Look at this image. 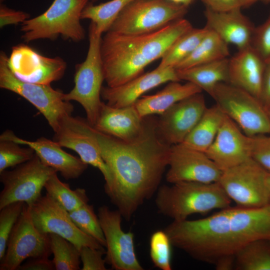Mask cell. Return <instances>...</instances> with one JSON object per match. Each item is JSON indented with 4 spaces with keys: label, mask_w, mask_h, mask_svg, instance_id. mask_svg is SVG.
<instances>
[{
    "label": "cell",
    "mask_w": 270,
    "mask_h": 270,
    "mask_svg": "<svg viewBox=\"0 0 270 270\" xmlns=\"http://www.w3.org/2000/svg\"><path fill=\"white\" fill-rule=\"evenodd\" d=\"M152 116H145L142 132L130 141L105 134L94 128L100 152L112 177L111 186L104 192L127 220L157 192L168 166L172 145L160 136L158 119Z\"/></svg>",
    "instance_id": "1"
},
{
    "label": "cell",
    "mask_w": 270,
    "mask_h": 270,
    "mask_svg": "<svg viewBox=\"0 0 270 270\" xmlns=\"http://www.w3.org/2000/svg\"><path fill=\"white\" fill-rule=\"evenodd\" d=\"M164 230L172 246L214 266L252 241L270 240V205L230 206L202 218L173 220Z\"/></svg>",
    "instance_id": "2"
},
{
    "label": "cell",
    "mask_w": 270,
    "mask_h": 270,
    "mask_svg": "<svg viewBox=\"0 0 270 270\" xmlns=\"http://www.w3.org/2000/svg\"><path fill=\"white\" fill-rule=\"evenodd\" d=\"M192 28L191 23L182 18L147 34L106 32L100 52L107 86H118L142 74L146 67L161 58L179 37Z\"/></svg>",
    "instance_id": "3"
},
{
    "label": "cell",
    "mask_w": 270,
    "mask_h": 270,
    "mask_svg": "<svg viewBox=\"0 0 270 270\" xmlns=\"http://www.w3.org/2000/svg\"><path fill=\"white\" fill-rule=\"evenodd\" d=\"M156 192L158 212L176 221L186 220L192 214L230 207L232 202L218 182H182L160 186Z\"/></svg>",
    "instance_id": "4"
},
{
    "label": "cell",
    "mask_w": 270,
    "mask_h": 270,
    "mask_svg": "<svg viewBox=\"0 0 270 270\" xmlns=\"http://www.w3.org/2000/svg\"><path fill=\"white\" fill-rule=\"evenodd\" d=\"M88 0H54L41 14L21 24L22 38L29 42L40 39L55 40L61 36L78 42L85 38L80 20Z\"/></svg>",
    "instance_id": "5"
},
{
    "label": "cell",
    "mask_w": 270,
    "mask_h": 270,
    "mask_svg": "<svg viewBox=\"0 0 270 270\" xmlns=\"http://www.w3.org/2000/svg\"><path fill=\"white\" fill-rule=\"evenodd\" d=\"M102 34L96 24L90 22L86 56L84 62L76 66L74 86L64 95V100L76 101L82 105L86 120L92 126L96 124L102 102L101 90L104 78L100 52Z\"/></svg>",
    "instance_id": "6"
},
{
    "label": "cell",
    "mask_w": 270,
    "mask_h": 270,
    "mask_svg": "<svg viewBox=\"0 0 270 270\" xmlns=\"http://www.w3.org/2000/svg\"><path fill=\"white\" fill-rule=\"evenodd\" d=\"M188 6L168 0H134L119 14L108 32L140 34L154 32L184 18Z\"/></svg>",
    "instance_id": "7"
},
{
    "label": "cell",
    "mask_w": 270,
    "mask_h": 270,
    "mask_svg": "<svg viewBox=\"0 0 270 270\" xmlns=\"http://www.w3.org/2000/svg\"><path fill=\"white\" fill-rule=\"evenodd\" d=\"M8 56L0 54V88L14 92L28 100L44 116L55 132L60 120L72 114L73 105L64 99V93L50 84L23 82L18 78L8 66Z\"/></svg>",
    "instance_id": "8"
},
{
    "label": "cell",
    "mask_w": 270,
    "mask_h": 270,
    "mask_svg": "<svg viewBox=\"0 0 270 270\" xmlns=\"http://www.w3.org/2000/svg\"><path fill=\"white\" fill-rule=\"evenodd\" d=\"M212 97L223 113L248 136L270 134L267 109L248 92L228 82L216 86Z\"/></svg>",
    "instance_id": "9"
},
{
    "label": "cell",
    "mask_w": 270,
    "mask_h": 270,
    "mask_svg": "<svg viewBox=\"0 0 270 270\" xmlns=\"http://www.w3.org/2000/svg\"><path fill=\"white\" fill-rule=\"evenodd\" d=\"M268 173L251 158L223 171L218 182L238 206L261 208L269 205Z\"/></svg>",
    "instance_id": "10"
},
{
    "label": "cell",
    "mask_w": 270,
    "mask_h": 270,
    "mask_svg": "<svg viewBox=\"0 0 270 270\" xmlns=\"http://www.w3.org/2000/svg\"><path fill=\"white\" fill-rule=\"evenodd\" d=\"M55 172L35 154L31 160L14 169L0 172V180L4 185L0 194V210L17 202L32 206L42 196L46 182Z\"/></svg>",
    "instance_id": "11"
},
{
    "label": "cell",
    "mask_w": 270,
    "mask_h": 270,
    "mask_svg": "<svg viewBox=\"0 0 270 270\" xmlns=\"http://www.w3.org/2000/svg\"><path fill=\"white\" fill-rule=\"evenodd\" d=\"M49 235L35 226L30 206L24 203L23 210L8 238L5 254L0 260V270H18L26 258L52 254Z\"/></svg>",
    "instance_id": "12"
},
{
    "label": "cell",
    "mask_w": 270,
    "mask_h": 270,
    "mask_svg": "<svg viewBox=\"0 0 270 270\" xmlns=\"http://www.w3.org/2000/svg\"><path fill=\"white\" fill-rule=\"evenodd\" d=\"M62 147L76 152L86 164L98 168L105 180L104 189L112 182L111 172L100 152L94 135V128L88 120L72 114L64 116L54 132V140Z\"/></svg>",
    "instance_id": "13"
},
{
    "label": "cell",
    "mask_w": 270,
    "mask_h": 270,
    "mask_svg": "<svg viewBox=\"0 0 270 270\" xmlns=\"http://www.w3.org/2000/svg\"><path fill=\"white\" fill-rule=\"evenodd\" d=\"M30 212L33 222L40 232L60 236L79 250L82 246L104 249L95 239L81 231L72 220L68 212L47 194L30 206Z\"/></svg>",
    "instance_id": "14"
},
{
    "label": "cell",
    "mask_w": 270,
    "mask_h": 270,
    "mask_svg": "<svg viewBox=\"0 0 270 270\" xmlns=\"http://www.w3.org/2000/svg\"><path fill=\"white\" fill-rule=\"evenodd\" d=\"M98 212L106 240V263L116 270H144L136 254L133 233L122 229L121 213L104 205L100 206Z\"/></svg>",
    "instance_id": "15"
},
{
    "label": "cell",
    "mask_w": 270,
    "mask_h": 270,
    "mask_svg": "<svg viewBox=\"0 0 270 270\" xmlns=\"http://www.w3.org/2000/svg\"><path fill=\"white\" fill-rule=\"evenodd\" d=\"M8 66L19 80L27 82L50 84L62 78L66 68L60 57L48 58L24 44L12 48Z\"/></svg>",
    "instance_id": "16"
},
{
    "label": "cell",
    "mask_w": 270,
    "mask_h": 270,
    "mask_svg": "<svg viewBox=\"0 0 270 270\" xmlns=\"http://www.w3.org/2000/svg\"><path fill=\"white\" fill-rule=\"evenodd\" d=\"M168 166L166 178L172 184L218 182L222 172L204 152L182 144L172 146Z\"/></svg>",
    "instance_id": "17"
},
{
    "label": "cell",
    "mask_w": 270,
    "mask_h": 270,
    "mask_svg": "<svg viewBox=\"0 0 270 270\" xmlns=\"http://www.w3.org/2000/svg\"><path fill=\"white\" fill-rule=\"evenodd\" d=\"M206 108L202 92L176 102L162 114L158 119V133L170 145L182 144Z\"/></svg>",
    "instance_id": "18"
},
{
    "label": "cell",
    "mask_w": 270,
    "mask_h": 270,
    "mask_svg": "<svg viewBox=\"0 0 270 270\" xmlns=\"http://www.w3.org/2000/svg\"><path fill=\"white\" fill-rule=\"evenodd\" d=\"M205 153L223 172L251 158V138L225 116L215 139Z\"/></svg>",
    "instance_id": "19"
},
{
    "label": "cell",
    "mask_w": 270,
    "mask_h": 270,
    "mask_svg": "<svg viewBox=\"0 0 270 270\" xmlns=\"http://www.w3.org/2000/svg\"><path fill=\"white\" fill-rule=\"evenodd\" d=\"M174 81H180L174 68L158 66L120 86H102L101 98L110 106H128L134 104L146 92L165 82Z\"/></svg>",
    "instance_id": "20"
},
{
    "label": "cell",
    "mask_w": 270,
    "mask_h": 270,
    "mask_svg": "<svg viewBox=\"0 0 270 270\" xmlns=\"http://www.w3.org/2000/svg\"><path fill=\"white\" fill-rule=\"evenodd\" d=\"M0 139H7L32 148L42 162L59 172L66 180L76 179L86 170L88 164L80 158L74 156L62 149L54 140L40 137L34 141L18 137L12 131L6 130Z\"/></svg>",
    "instance_id": "21"
},
{
    "label": "cell",
    "mask_w": 270,
    "mask_h": 270,
    "mask_svg": "<svg viewBox=\"0 0 270 270\" xmlns=\"http://www.w3.org/2000/svg\"><path fill=\"white\" fill-rule=\"evenodd\" d=\"M145 121V117L140 116L134 104L116 108L102 102L94 127L101 132L130 141L142 132Z\"/></svg>",
    "instance_id": "22"
},
{
    "label": "cell",
    "mask_w": 270,
    "mask_h": 270,
    "mask_svg": "<svg viewBox=\"0 0 270 270\" xmlns=\"http://www.w3.org/2000/svg\"><path fill=\"white\" fill-rule=\"evenodd\" d=\"M206 26L216 33L228 44L238 50L251 46L255 27L240 12V8L218 12L206 8Z\"/></svg>",
    "instance_id": "23"
},
{
    "label": "cell",
    "mask_w": 270,
    "mask_h": 270,
    "mask_svg": "<svg viewBox=\"0 0 270 270\" xmlns=\"http://www.w3.org/2000/svg\"><path fill=\"white\" fill-rule=\"evenodd\" d=\"M266 64L252 46L238 50L234 56L229 58L228 83L260 100Z\"/></svg>",
    "instance_id": "24"
},
{
    "label": "cell",
    "mask_w": 270,
    "mask_h": 270,
    "mask_svg": "<svg viewBox=\"0 0 270 270\" xmlns=\"http://www.w3.org/2000/svg\"><path fill=\"white\" fill-rule=\"evenodd\" d=\"M202 91L200 88L190 82L182 84L180 82H170L157 93L142 96L134 104L142 118L161 114L176 102Z\"/></svg>",
    "instance_id": "25"
},
{
    "label": "cell",
    "mask_w": 270,
    "mask_h": 270,
    "mask_svg": "<svg viewBox=\"0 0 270 270\" xmlns=\"http://www.w3.org/2000/svg\"><path fill=\"white\" fill-rule=\"evenodd\" d=\"M228 64L226 58L176 70L180 80L196 85L212 96L217 84L229 82Z\"/></svg>",
    "instance_id": "26"
},
{
    "label": "cell",
    "mask_w": 270,
    "mask_h": 270,
    "mask_svg": "<svg viewBox=\"0 0 270 270\" xmlns=\"http://www.w3.org/2000/svg\"><path fill=\"white\" fill-rule=\"evenodd\" d=\"M225 116L216 104L207 108L182 144L205 152L215 139Z\"/></svg>",
    "instance_id": "27"
},
{
    "label": "cell",
    "mask_w": 270,
    "mask_h": 270,
    "mask_svg": "<svg viewBox=\"0 0 270 270\" xmlns=\"http://www.w3.org/2000/svg\"><path fill=\"white\" fill-rule=\"evenodd\" d=\"M229 55L228 44L216 33L208 28L206 34L196 49L188 58L180 63L175 69L182 70L211 62L228 58Z\"/></svg>",
    "instance_id": "28"
},
{
    "label": "cell",
    "mask_w": 270,
    "mask_h": 270,
    "mask_svg": "<svg viewBox=\"0 0 270 270\" xmlns=\"http://www.w3.org/2000/svg\"><path fill=\"white\" fill-rule=\"evenodd\" d=\"M208 28H192L179 37L168 49L158 66L174 68L196 49L206 34Z\"/></svg>",
    "instance_id": "29"
},
{
    "label": "cell",
    "mask_w": 270,
    "mask_h": 270,
    "mask_svg": "<svg viewBox=\"0 0 270 270\" xmlns=\"http://www.w3.org/2000/svg\"><path fill=\"white\" fill-rule=\"evenodd\" d=\"M236 270H270V240L252 241L235 256Z\"/></svg>",
    "instance_id": "30"
},
{
    "label": "cell",
    "mask_w": 270,
    "mask_h": 270,
    "mask_svg": "<svg viewBox=\"0 0 270 270\" xmlns=\"http://www.w3.org/2000/svg\"><path fill=\"white\" fill-rule=\"evenodd\" d=\"M44 188L48 194L68 212L79 208L89 201L84 188H77L72 190L68 184L60 180L57 172L50 176Z\"/></svg>",
    "instance_id": "31"
},
{
    "label": "cell",
    "mask_w": 270,
    "mask_h": 270,
    "mask_svg": "<svg viewBox=\"0 0 270 270\" xmlns=\"http://www.w3.org/2000/svg\"><path fill=\"white\" fill-rule=\"evenodd\" d=\"M134 0H111L94 5L88 2L83 9L82 19L94 22L99 32H106L122 10Z\"/></svg>",
    "instance_id": "32"
},
{
    "label": "cell",
    "mask_w": 270,
    "mask_h": 270,
    "mask_svg": "<svg viewBox=\"0 0 270 270\" xmlns=\"http://www.w3.org/2000/svg\"><path fill=\"white\" fill-rule=\"evenodd\" d=\"M48 235L55 270H80V250L73 243L60 236L55 234H49Z\"/></svg>",
    "instance_id": "33"
},
{
    "label": "cell",
    "mask_w": 270,
    "mask_h": 270,
    "mask_svg": "<svg viewBox=\"0 0 270 270\" xmlns=\"http://www.w3.org/2000/svg\"><path fill=\"white\" fill-rule=\"evenodd\" d=\"M68 212L74 223L81 231L106 246L103 231L92 205L87 203Z\"/></svg>",
    "instance_id": "34"
},
{
    "label": "cell",
    "mask_w": 270,
    "mask_h": 270,
    "mask_svg": "<svg viewBox=\"0 0 270 270\" xmlns=\"http://www.w3.org/2000/svg\"><path fill=\"white\" fill-rule=\"evenodd\" d=\"M20 145L10 140L0 139V172L26 162L34 156L32 148Z\"/></svg>",
    "instance_id": "35"
},
{
    "label": "cell",
    "mask_w": 270,
    "mask_h": 270,
    "mask_svg": "<svg viewBox=\"0 0 270 270\" xmlns=\"http://www.w3.org/2000/svg\"><path fill=\"white\" fill-rule=\"evenodd\" d=\"M150 257L154 266L162 270H171L172 244L163 230L155 232L150 238Z\"/></svg>",
    "instance_id": "36"
},
{
    "label": "cell",
    "mask_w": 270,
    "mask_h": 270,
    "mask_svg": "<svg viewBox=\"0 0 270 270\" xmlns=\"http://www.w3.org/2000/svg\"><path fill=\"white\" fill-rule=\"evenodd\" d=\"M24 204V202H14L0 210V260L4 256L8 238Z\"/></svg>",
    "instance_id": "37"
},
{
    "label": "cell",
    "mask_w": 270,
    "mask_h": 270,
    "mask_svg": "<svg viewBox=\"0 0 270 270\" xmlns=\"http://www.w3.org/2000/svg\"><path fill=\"white\" fill-rule=\"evenodd\" d=\"M251 46L266 64L270 62V14L264 23L255 27Z\"/></svg>",
    "instance_id": "38"
},
{
    "label": "cell",
    "mask_w": 270,
    "mask_h": 270,
    "mask_svg": "<svg viewBox=\"0 0 270 270\" xmlns=\"http://www.w3.org/2000/svg\"><path fill=\"white\" fill-rule=\"evenodd\" d=\"M251 138V158L270 173V134Z\"/></svg>",
    "instance_id": "39"
},
{
    "label": "cell",
    "mask_w": 270,
    "mask_h": 270,
    "mask_svg": "<svg viewBox=\"0 0 270 270\" xmlns=\"http://www.w3.org/2000/svg\"><path fill=\"white\" fill-rule=\"evenodd\" d=\"M104 249H96L88 246L80 248L82 270H106V260L102 256L106 254Z\"/></svg>",
    "instance_id": "40"
},
{
    "label": "cell",
    "mask_w": 270,
    "mask_h": 270,
    "mask_svg": "<svg viewBox=\"0 0 270 270\" xmlns=\"http://www.w3.org/2000/svg\"><path fill=\"white\" fill-rule=\"evenodd\" d=\"M29 14L8 8L6 5H0V27L2 28L9 24H22L30 18Z\"/></svg>",
    "instance_id": "41"
},
{
    "label": "cell",
    "mask_w": 270,
    "mask_h": 270,
    "mask_svg": "<svg viewBox=\"0 0 270 270\" xmlns=\"http://www.w3.org/2000/svg\"><path fill=\"white\" fill-rule=\"evenodd\" d=\"M55 266L48 256L31 258L22 264L18 270H53Z\"/></svg>",
    "instance_id": "42"
},
{
    "label": "cell",
    "mask_w": 270,
    "mask_h": 270,
    "mask_svg": "<svg viewBox=\"0 0 270 270\" xmlns=\"http://www.w3.org/2000/svg\"><path fill=\"white\" fill-rule=\"evenodd\" d=\"M206 8L218 12L229 11L241 6L238 0H202Z\"/></svg>",
    "instance_id": "43"
},
{
    "label": "cell",
    "mask_w": 270,
    "mask_h": 270,
    "mask_svg": "<svg viewBox=\"0 0 270 270\" xmlns=\"http://www.w3.org/2000/svg\"><path fill=\"white\" fill-rule=\"evenodd\" d=\"M260 100L266 109L270 108V62L266 64Z\"/></svg>",
    "instance_id": "44"
},
{
    "label": "cell",
    "mask_w": 270,
    "mask_h": 270,
    "mask_svg": "<svg viewBox=\"0 0 270 270\" xmlns=\"http://www.w3.org/2000/svg\"><path fill=\"white\" fill-rule=\"evenodd\" d=\"M258 0H238L241 8H246L254 4Z\"/></svg>",
    "instance_id": "45"
},
{
    "label": "cell",
    "mask_w": 270,
    "mask_h": 270,
    "mask_svg": "<svg viewBox=\"0 0 270 270\" xmlns=\"http://www.w3.org/2000/svg\"><path fill=\"white\" fill-rule=\"evenodd\" d=\"M174 3L188 6L195 0H168Z\"/></svg>",
    "instance_id": "46"
},
{
    "label": "cell",
    "mask_w": 270,
    "mask_h": 270,
    "mask_svg": "<svg viewBox=\"0 0 270 270\" xmlns=\"http://www.w3.org/2000/svg\"><path fill=\"white\" fill-rule=\"evenodd\" d=\"M268 193H269V205H270V173H268Z\"/></svg>",
    "instance_id": "47"
},
{
    "label": "cell",
    "mask_w": 270,
    "mask_h": 270,
    "mask_svg": "<svg viewBox=\"0 0 270 270\" xmlns=\"http://www.w3.org/2000/svg\"><path fill=\"white\" fill-rule=\"evenodd\" d=\"M268 116L269 118L270 122V108L267 109Z\"/></svg>",
    "instance_id": "48"
},
{
    "label": "cell",
    "mask_w": 270,
    "mask_h": 270,
    "mask_svg": "<svg viewBox=\"0 0 270 270\" xmlns=\"http://www.w3.org/2000/svg\"><path fill=\"white\" fill-rule=\"evenodd\" d=\"M264 2L268 3L270 2V0H260Z\"/></svg>",
    "instance_id": "49"
},
{
    "label": "cell",
    "mask_w": 270,
    "mask_h": 270,
    "mask_svg": "<svg viewBox=\"0 0 270 270\" xmlns=\"http://www.w3.org/2000/svg\"><path fill=\"white\" fill-rule=\"evenodd\" d=\"M88 0V2H96V1L98 0Z\"/></svg>",
    "instance_id": "50"
},
{
    "label": "cell",
    "mask_w": 270,
    "mask_h": 270,
    "mask_svg": "<svg viewBox=\"0 0 270 270\" xmlns=\"http://www.w3.org/2000/svg\"><path fill=\"white\" fill-rule=\"evenodd\" d=\"M4 0H0V3L2 2H4Z\"/></svg>",
    "instance_id": "51"
}]
</instances>
